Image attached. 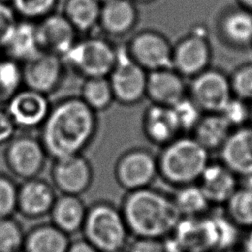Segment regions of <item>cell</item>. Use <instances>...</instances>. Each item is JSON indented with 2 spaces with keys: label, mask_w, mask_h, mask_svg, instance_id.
I'll list each match as a JSON object with an SVG mask.
<instances>
[{
  "label": "cell",
  "mask_w": 252,
  "mask_h": 252,
  "mask_svg": "<svg viewBox=\"0 0 252 252\" xmlns=\"http://www.w3.org/2000/svg\"><path fill=\"white\" fill-rule=\"evenodd\" d=\"M187 94L204 113L221 112L233 96L229 78L211 68L191 79Z\"/></svg>",
  "instance_id": "30bf717a"
},
{
  "label": "cell",
  "mask_w": 252,
  "mask_h": 252,
  "mask_svg": "<svg viewBox=\"0 0 252 252\" xmlns=\"http://www.w3.org/2000/svg\"><path fill=\"white\" fill-rule=\"evenodd\" d=\"M219 31L223 40L232 46L252 44V13L241 7L225 12L220 20Z\"/></svg>",
  "instance_id": "484cf974"
},
{
  "label": "cell",
  "mask_w": 252,
  "mask_h": 252,
  "mask_svg": "<svg viewBox=\"0 0 252 252\" xmlns=\"http://www.w3.org/2000/svg\"><path fill=\"white\" fill-rule=\"evenodd\" d=\"M226 216L238 227H252V187L237 188L226 202Z\"/></svg>",
  "instance_id": "4dcf8cb0"
},
{
  "label": "cell",
  "mask_w": 252,
  "mask_h": 252,
  "mask_svg": "<svg viewBox=\"0 0 252 252\" xmlns=\"http://www.w3.org/2000/svg\"><path fill=\"white\" fill-rule=\"evenodd\" d=\"M20 252H23V251H20Z\"/></svg>",
  "instance_id": "f5cc1de1"
},
{
  "label": "cell",
  "mask_w": 252,
  "mask_h": 252,
  "mask_svg": "<svg viewBox=\"0 0 252 252\" xmlns=\"http://www.w3.org/2000/svg\"><path fill=\"white\" fill-rule=\"evenodd\" d=\"M70 236L50 221L32 226L26 232L23 252H66Z\"/></svg>",
  "instance_id": "d4e9b609"
},
{
  "label": "cell",
  "mask_w": 252,
  "mask_h": 252,
  "mask_svg": "<svg viewBox=\"0 0 252 252\" xmlns=\"http://www.w3.org/2000/svg\"><path fill=\"white\" fill-rule=\"evenodd\" d=\"M26 231L14 217L0 219V252H20Z\"/></svg>",
  "instance_id": "d6a6232c"
},
{
  "label": "cell",
  "mask_w": 252,
  "mask_h": 252,
  "mask_svg": "<svg viewBox=\"0 0 252 252\" xmlns=\"http://www.w3.org/2000/svg\"><path fill=\"white\" fill-rule=\"evenodd\" d=\"M36 33L40 50L63 56L78 40V32L62 14L51 13L36 22Z\"/></svg>",
  "instance_id": "2e32d148"
},
{
  "label": "cell",
  "mask_w": 252,
  "mask_h": 252,
  "mask_svg": "<svg viewBox=\"0 0 252 252\" xmlns=\"http://www.w3.org/2000/svg\"><path fill=\"white\" fill-rule=\"evenodd\" d=\"M138 23V11L132 0H109L101 5L98 27L113 37L130 33Z\"/></svg>",
  "instance_id": "44dd1931"
},
{
  "label": "cell",
  "mask_w": 252,
  "mask_h": 252,
  "mask_svg": "<svg viewBox=\"0 0 252 252\" xmlns=\"http://www.w3.org/2000/svg\"><path fill=\"white\" fill-rule=\"evenodd\" d=\"M221 162L236 175L252 176V127L242 126L231 131L220 148Z\"/></svg>",
  "instance_id": "d6986e66"
},
{
  "label": "cell",
  "mask_w": 252,
  "mask_h": 252,
  "mask_svg": "<svg viewBox=\"0 0 252 252\" xmlns=\"http://www.w3.org/2000/svg\"><path fill=\"white\" fill-rule=\"evenodd\" d=\"M101 3H104V2H106V1H109V0H99Z\"/></svg>",
  "instance_id": "f907efd6"
},
{
  "label": "cell",
  "mask_w": 252,
  "mask_h": 252,
  "mask_svg": "<svg viewBox=\"0 0 252 252\" xmlns=\"http://www.w3.org/2000/svg\"><path fill=\"white\" fill-rule=\"evenodd\" d=\"M172 234L181 252L217 250L216 229L211 217L182 218Z\"/></svg>",
  "instance_id": "e0dca14e"
},
{
  "label": "cell",
  "mask_w": 252,
  "mask_h": 252,
  "mask_svg": "<svg viewBox=\"0 0 252 252\" xmlns=\"http://www.w3.org/2000/svg\"><path fill=\"white\" fill-rule=\"evenodd\" d=\"M232 127L221 113H204L192 131L193 138L208 152L220 150Z\"/></svg>",
  "instance_id": "4316f807"
},
{
  "label": "cell",
  "mask_w": 252,
  "mask_h": 252,
  "mask_svg": "<svg viewBox=\"0 0 252 252\" xmlns=\"http://www.w3.org/2000/svg\"><path fill=\"white\" fill-rule=\"evenodd\" d=\"M81 232L99 252L125 249L131 235L120 208L107 201L88 207Z\"/></svg>",
  "instance_id": "277c9868"
},
{
  "label": "cell",
  "mask_w": 252,
  "mask_h": 252,
  "mask_svg": "<svg viewBox=\"0 0 252 252\" xmlns=\"http://www.w3.org/2000/svg\"><path fill=\"white\" fill-rule=\"evenodd\" d=\"M171 196L182 218L201 217L211 205L198 183L177 187Z\"/></svg>",
  "instance_id": "f546056e"
},
{
  "label": "cell",
  "mask_w": 252,
  "mask_h": 252,
  "mask_svg": "<svg viewBox=\"0 0 252 252\" xmlns=\"http://www.w3.org/2000/svg\"><path fill=\"white\" fill-rule=\"evenodd\" d=\"M18 185L6 174L0 173V219L14 217L17 212Z\"/></svg>",
  "instance_id": "74e56055"
},
{
  "label": "cell",
  "mask_w": 252,
  "mask_h": 252,
  "mask_svg": "<svg viewBox=\"0 0 252 252\" xmlns=\"http://www.w3.org/2000/svg\"><path fill=\"white\" fill-rule=\"evenodd\" d=\"M220 113L232 128H239L251 118V107L247 105V101L233 95Z\"/></svg>",
  "instance_id": "f35d334b"
},
{
  "label": "cell",
  "mask_w": 252,
  "mask_h": 252,
  "mask_svg": "<svg viewBox=\"0 0 252 252\" xmlns=\"http://www.w3.org/2000/svg\"><path fill=\"white\" fill-rule=\"evenodd\" d=\"M1 50L6 57L21 64L33 57L40 51L36 23L19 19Z\"/></svg>",
  "instance_id": "cb8c5ba5"
},
{
  "label": "cell",
  "mask_w": 252,
  "mask_h": 252,
  "mask_svg": "<svg viewBox=\"0 0 252 252\" xmlns=\"http://www.w3.org/2000/svg\"><path fill=\"white\" fill-rule=\"evenodd\" d=\"M4 158L14 176L27 180L39 176L44 169L48 155L39 137L25 132L16 134L6 145Z\"/></svg>",
  "instance_id": "52a82bcc"
},
{
  "label": "cell",
  "mask_w": 252,
  "mask_h": 252,
  "mask_svg": "<svg viewBox=\"0 0 252 252\" xmlns=\"http://www.w3.org/2000/svg\"><path fill=\"white\" fill-rule=\"evenodd\" d=\"M17 126L6 109L0 108V146L7 145L17 134Z\"/></svg>",
  "instance_id": "b9f144b4"
},
{
  "label": "cell",
  "mask_w": 252,
  "mask_h": 252,
  "mask_svg": "<svg viewBox=\"0 0 252 252\" xmlns=\"http://www.w3.org/2000/svg\"><path fill=\"white\" fill-rule=\"evenodd\" d=\"M19 17L10 3L0 1V50L9 37Z\"/></svg>",
  "instance_id": "ab89813d"
},
{
  "label": "cell",
  "mask_w": 252,
  "mask_h": 252,
  "mask_svg": "<svg viewBox=\"0 0 252 252\" xmlns=\"http://www.w3.org/2000/svg\"><path fill=\"white\" fill-rule=\"evenodd\" d=\"M157 157L158 175L175 188L197 183L210 162L209 152L193 136L185 135L162 146Z\"/></svg>",
  "instance_id": "3957f363"
},
{
  "label": "cell",
  "mask_w": 252,
  "mask_h": 252,
  "mask_svg": "<svg viewBox=\"0 0 252 252\" xmlns=\"http://www.w3.org/2000/svg\"><path fill=\"white\" fill-rule=\"evenodd\" d=\"M66 252H99L94 245H92L85 238H79L70 241Z\"/></svg>",
  "instance_id": "7bdbcfd3"
},
{
  "label": "cell",
  "mask_w": 252,
  "mask_h": 252,
  "mask_svg": "<svg viewBox=\"0 0 252 252\" xmlns=\"http://www.w3.org/2000/svg\"><path fill=\"white\" fill-rule=\"evenodd\" d=\"M52 183L39 176L23 180L18 185L17 212L29 220H38L49 215L56 200Z\"/></svg>",
  "instance_id": "9a60e30c"
},
{
  "label": "cell",
  "mask_w": 252,
  "mask_h": 252,
  "mask_svg": "<svg viewBox=\"0 0 252 252\" xmlns=\"http://www.w3.org/2000/svg\"><path fill=\"white\" fill-rule=\"evenodd\" d=\"M51 183L60 194L81 196L92 185L94 170L82 155H74L52 160Z\"/></svg>",
  "instance_id": "4fadbf2b"
},
{
  "label": "cell",
  "mask_w": 252,
  "mask_h": 252,
  "mask_svg": "<svg viewBox=\"0 0 252 252\" xmlns=\"http://www.w3.org/2000/svg\"><path fill=\"white\" fill-rule=\"evenodd\" d=\"M80 97L96 113L106 110L115 101L108 77L84 79Z\"/></svg>",
  "instance_id": "f1b7e54d"
},
{
  "label": "cell",
  "mask_w": 252,
  "mask_h": 252,
  "mask_svg": "<svg viewBox=\"0 0 252 252\" xmlns=\"http://www.w3.org/2000/svg\"><path fill=\"white\" fill-rule=\"evenodd\" d=\"M126 47L132 59L148 72L172 68L173 45L158 31H140L130 38Z\"/></svg>",
  "instance_id": "8fae6325"
},
{
  "label": "cell",
  "mask_w": 252,
  "mask_h": 252,
  "mask_svg": "<svg viewBox=\"0 0 252 252\" xmlns=\"http://www.w3.org/2000/svg\"><path fill=\"white\" fill-rule=\"evenodd\" d=\"M39 130V139L52 160L83 154L95 137L96 112L80 96H67L51 104Z\"/></svg>",
  "instance_id": "6da1fadb"
},
{
  "label": "cell",
  "mask_w": 252,
  "mask_h": 252,
  "mask_svg": "<svg viewBox=\"0 0 252 252\" xmlns=\"http://www.w3.org/2000/svg\"><path fill=\"white\" fill-rule=\"evenodd\" d=\"M204 31L196 27L173 45L172 68L184 78L192 79L210 66L212 48Z\"/></svg>",
  "instance_id": "9c48e42d"
},
{
  "label": "cell",
  "mask_w": 252,
  "mask_h": 252,
  "mask_svg": "<svg viewBox=\"0 0 252 252\" xmlns=\"http://www.w3.org/2000/svg\"><path fill=\"white\" fill-rule=\"evenodd\" d=\"M23 87L22 64L6 56L0 58V102H7Z\"/></svg>",
  "instance_id": "1f68e13d"
},
{
  "label": "cell",
  "mask_w": 252,
  "mask_h": 252,
  "mask_svg": "<svg viewBox=\"0 0 252 252\" xmlns=\"http://www.w3.org/2000/svg\"><path fill=\"white\" fill-rule=\"evenodd\" d=\"M221 252H241V251H237V250H233V249H229V250H225V251H221Z\"/></svg>",
  "instance_id": "c3c4849f"
},
{
  "label": "cell",
  "mask_w": 252,
  "mask_h": 252,
  "mask_svg": "<svg viewBox=\"0 0 252 252\" xmlns=\"http://www.w3.org/2000/svg\"><path fill=\"white\" fill-rule=\"evenodd\" d=\"M240 7L252 13V0H237Z\"/></svg>",
  "instance_id": "f6af8a7d"
},
{
  "label": "cell",
  "mask_w": 252,
  "mask_h": 252,
  "mask_svg": "<svg viewBox=\"0 0 252 252\" xmlns=\"http://www.w3.org/2000/svg\"><path fill=\"white\" fill-rule=\"evenodd\" d=\"M100 3L99 0H66L63 15L78 32L89 33L98 26Z\"/></svg>",
  "instance_id": "83f0119b"
},
{
  "label": "cell",
  "mask_w": 252,
  "mask_h": 252,
  "mask_svg": "<svg viewBox=\"0 0 252 252\" xmlns=\"http://www.w3.org/2000/svg\"><path fill=\"white\" fill-rule=\"evenodd\" d=\"M198 184L210 204L226 203L237 189L236 174L222 162H209Z\"/></svg>",
  "instance_id": "7402d4cb"
},
{
  "label": "cell",
  "mask_w": 252,
  "mask_h": 252,
  "mask_svg": "<svg viewBox=\"0 0 252 252\" xmlns=\"http://www.w3.org/2000/svg\"><path fill=\"white\" fill-rule=\"evenodd\" d=\"M142 125L146 138L159 147L181 135L177 118L171 106L152 103L144 112Z\"/></svg>",
  "instance_id": "ffe728a7"
},
{
  "label": "cell",
  "mask_w": 252,
  "mask_h": 252,
  "mask_svg": "<svg viewBox=\"0 0 252 252\" xmlns=\"http://www.w3.org/2000/svg\"><path fill=\"white\" fill-rule=\"evenodd\" d=\"M135 1H137V2H143V3H146V2H150V1H152V0H135Z\"/></svg>",
  "instance_id": "681fc988"
},
{
  "label": "cell",
  "mask_w": 252,
  "mask_h": 252,
  "mask_svg": "<svg viewBox=\"0 0 252 252\" xmlns=\"http://www.w3.org/2000/svg\"><path fill=\"white\" fill-rule=\"evenodd\" d=\"M243 252H252V229L243 240Z\"/></svg>",
  "instance_id": "ee69618b"
},
{
  "label": "cell",
  "mask_w": 252,
  "mask_h": 252,
  "mask_svg": "<svg viewBox=\"0 0 252 252\" xmlns=\"http://www.w3.org/2000/svg\"><path fill=\"white\" fill-rule=\"evenodd\" d=\"M66 70L61 56L40 50L22 63L24 87L49 95L63 83Z\"/></svg>",
  "instance_id": "7c38bea8"
},
{
  "label": "cell",
  "mask_w": 252,
  "mask_h": 252,
  "mask_svg": "<svg viewBox=\"0 0 252 252\" xmlns=\"http://www.w3.org/2000/svg\"><path fill=\"white\" fill-rule=\"evenodd\" d=\"M126 252H168L164 240L154 238H135Z\"/></svg>",
  "instance_id": "60d3db41"
},
{
  "label": "cell",
  "mask_w": 252,
  "mask_h": 252,
  "mask_svg": "<svg viewBox=\"0 0 252 252\" xmlns=\"http://www.w3.org/2000/svg\"><path fill=\"white\" fill-rule=\"evenodd\" d=\"M120 210L135 238L165 240L182 219L172 196L152 186L127 192Z\"/></svg>",
  "instance_id": "7a4b0ae2"
},
{
  "label": "cell",
  "mask_w": 252,
  "mask_h": 252,
  "mask_svg": "<svg viewBox=\"0 0 252 252\" xmlns=\"http://www.w3.org/2000/svg\"><path fill=\"white\" fill-rule=\"evenodd\" d=\"M106 252H126L125 249H121V250H114V251H106Z\"/></svg>",
  "instance_id": "7dc6e473"
},
{
  "label": "cell",
  "mask_w": 252,
  "mask_h": 252,
  "mask_svg": "<svg viewBox=\"0 0 252 252\" xmlns=\"http://www.w3.org/2000/svg\"><path fill=\"white\" fill-rule=\"evenodd\" d=\"M234 96L252 101V63L239 66L229 78Z\"/></svg>",
  "instance_id": "8d00e7d4"
},
{
  "label": "cell",
  "mask_w": 252,
  "mask_h": 252,
  "mask_svg": "<svg viewBox=\"0 0 252 252\" xmlns=\"http://www.w3.org/2000/svg\"><path fill=\"white\" fill-rule=\"evenodd\" d=\"M57 0H11L19 19L38 22L54 12Z\"/></svg>",
  "instance_id": "836d02e7"
},
{
  "label": "cell",
  "mask_w": 252,
  "mask_h": 252,
  "mask_svg": "<svg viewBox=\"0 0 252 252\" xmlns=\"http://www.w3.org/2000/svg\"><path fill=\"white\" fill-rule=\"evenodd\" d=\"M171 107L173 108L177 118L181 133H192L204 114V112L188 94Z\"/></svg>",
  "instance_id": "e575fe53"
},
{
  "label": "cell",
  "mask_w": 252,
  "mask_h": 252,
  "mask_svg": "<svg viewBox=\"0 0 252 252\" xmlns=\"http://www.w3.org/2000/svg\"><path fill=\"white\" fill-rule=\"evenodd\" d=\"M250 119H252V106H251V118Z\"/></svg>",
  "instance_id": "816d5d0a"
},
{
  "label": "cell",
  "mask_w": 252,
  "mask_h": 252,
  "mask_svg": "<svg viewBox=\"0 0 252 252\" xmlns=\"http://www.w3.org/2000/svg\"><path fill=\"white\" fill-rule=\"evenodd\" d=\"M188 86L173 68L148 72L146 97L152 103L173 106L187 95Z\"/></svg>",
  "instance_id": "ac0fdd59"
},
{
  "label": "cell",
  "mask_w": 252,
  "mask_h": 252,
  "mask_svg": "<svg viewBox=\"0 0 252 252\" xmlns=\"http://www.w3.org/2000/svg\"><path fill=\"white\" fill-rule=\"evenodd\" d=\"M88 207L81 196L60 194L49 213L50 222L69 236L81 232Z\"/></svg>",
  "instance_id": "603a6c76"
},
{
  "label": "cell",
  "mask_w": 252,
  "mask_h": 252,
  "mask_svg": "<svg viewBox=\"0 0 252 252\" xmlns=\"http://www.w3.org/2000/svg\"><path fill=\"white\" fill-rule=\"evenodd\" d=\"M248 179V183L246 184L247 186H251L252 187V176H249V177H246Z\"/></svg>",
  "instance_id": "bcb514c9"
},
{
  "label": "cell",
  "mask_w": 252,
  "mask_h": 252,
  "mask_svg": "<svg viewBox=\"0 0 252 252\" xmlns=\"http://www.w3.org/2000/svg\"><path fill=\"white\" fill-rule=\"evenodd\" d=\"M114 175L127 192L150 187L158 175V157L144 148L128 150L118 158Z\"/></svg>",
  "instance_id": "ba28073f"
},
{
  "label": "cell",
  "mask_w": 252,
  "mask_h": 252,
  "mask_svg": "<svg viewBox=\"0 0 252 252\" xmlns=\"http://www.w3.org/2000/svg\"><path fill=\"white\" fill-rule=\"evenodd\" d=\"M115 101L134 105L146 97L148 71L130 56L126 44L117 45L115 65L108 75Z\"/></svg>",
  "instance_id": "8992f818"
},
{
  "label": "cell",
  "mask_w": 252,
  "mask_h": 252,
  "mask_svg": "<svg viewBox=\"0 0 252 252\" xmlns=\"http://www.w3.org/2000/svg\"><path fill=\"white\" fill-rule=\"evenodd\" d=\"M7 112L18 129H39L45 121L51 104L47 94L23 87L6 102Z\"/></svg>",
  "instance_id": "5bb4252c"
},
{
  "label": "cell",
  "mask_w": 252,
  "mask_h": 252,
  "mask_svg": "<svg viewBox=\"0 0 252 252\" xmlns=\"http://www.w3.org/2000/svg\"><path fill=\"white\" fill-rule=\"evenodd\" d=\"M117 56V45L101 36L90 35L75 42L63 56L67 68L84 79L108 77Z\"/></svg>",
  "instance_id": "5b68a950"
},
{
  "label": "cell",
  "mask_w": 252,
  "mask_h": 252,
  "mask_svg": "<svg viewBox=\"0 0 252 252\" xmlns=\"http://www.w3.org/2000/svg\"><path fill=\"white\" fill-rule=\"evenodd\" d=\"M217 235V250H229L238 239V226L227 217L211 216Z\"/></svg>",
  "instance_id": "d590c367"
}]
</instances>
